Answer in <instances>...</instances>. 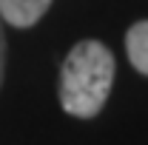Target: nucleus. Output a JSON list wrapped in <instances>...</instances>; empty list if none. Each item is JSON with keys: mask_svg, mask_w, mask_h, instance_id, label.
<instances>
[{"mask_svg": "<svg viewBox=\"0 0 148 145\" xmlns=\"http://www.w3.org/2000/svg\"><path fill=\"white\" fill-rule=\"evenodd\" d=\"M51 0H0V17L14 29H32L49 12Z\"/></svg>", "mask_w": 148, "mask_h": 145, "instance_id": "nucleus-2", "label": "nucleus"}, {"mask_svg": "<svg viewBox=\"0 0 148 145\" xmlns=\"http://www.w3.org/2000/svg\"><path fill=\"white\" fill-rule=\"evenodd\" d=\"M3 71H6V31H3V17H0V85H3Z\"/></svg>", "mask_w": 148, "mask_h": 145, "instance_id": "nucleus-4", "label": "nucleus"}, {"mask_svg": "<svg viewBox=\"0 0 148 145\" xmlns=\"http://www.w3.org/2000/svg\"><path fill=\"white\" fill-rule=\"evenodd\" d=\"M125 51H128L131 66L140 74L148 77V20L134 23L125 34Z\"/></svg>", "mask_w": 148, "mask_h": 145, "instance_id": "nucleus-3", "label": "nucleus"}, {"mask_svg": "<svg viewBox=\"0 0 148 145\" xmlns=\"http://www.w3.org/2000/svg\"><path fill=\"white\" fill-rule=\"evenodd\" d=\"M114 85V54L100 40L77 43L60 68V105L66 114L97 117Z\"/></svg>", "mask_w": 148, "mask_h": 145, "instance_id": "nucleus-1", "label": "nucleus"}]
</instances>
